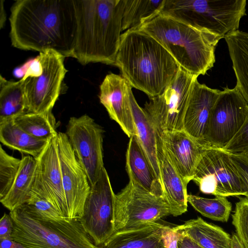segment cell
<instances>
[{
  "instance_id": "1",
  "label": "cell",
  "mask_w": 248,
  "mask_h": 248,
  "mask_svg": "<svg viewBox=\"0 0 248 248\" xmlns=\"http://www.w3.org/2000/svg\"><path fill=\"white\" fill-rule=\"evenodd\" d=\"M9 21L14 47L73 57L77 30L74 0H18Z\"/></svg>"
},
{
  "instance_id": "2",
  "label": "cell",
  "mask_w": 248,
  "mask_h": 248,
  "mask_svg": "<svg viewBox=\"0 0 248 248\" xmlns=\"http://www.w3.org/2000/svg\"><path fill=\"white\" fill-rule=\"evenodd\" d=\"M114 65L132 88L144 92L149 98L164 91L180 67L161 44L139 29L121 34Z\"/></svg>"
},
{
  "instance_id": "3",
  "label": "cell",
  "mask_w": 248,
  "mask_h": 248,
  "mask_svg": "<svg viewBox=\"0 0 248 248\" xmlns=\"http://www.w3.org/2000/svg\"><path fill=\"white\" fill-rule=\"evenodd\" d=\"M77 30L73 57L83 65H114L119 47L124 0H74Z\"/></svg>"
},
{
  "instance_id": "4",
  "label": "cell",
  "mask_w": 248,
  "mask_h": 248,
  "mask_svg": "<svg viewBox=\"0 0 248 248\" xmlns=\"http://www.w3.org/2000/svg\"><path fill=\"white\" fill-rule=\"evenodd\" d=\"M139 29L154 37L181 67L197 77L214 66L216 47L222 38L161 14Z\"/></svg>"
},
{
  "instance_id": "5",
  "label": "cell",
  "mask_w": 248,
  "mask_h": 248,
  "mask_svg": "<svg viewBox=\"0 0 248 248\" xmlns=\"http://www.w3.org/2000/svg\"><path fill=\"white\" fill-rule=\"evenodd\" d=\"M12 238L27 248H99L79 218L56 220L42 217L23 204L10 212Z\"/></svg>"
},
{
  "instance_id": "6",
  "label": "cell",
  "mask_w": 248,
  "mask_h": 248,
  "mask_svg": "<svg viewBox=\"0 0 248 248\" xmlns=\"http://www.w3.org/2000/svg\"><path fill=\"white\" fill-rule=\"evenodd\" d=\"M246 0H165L160 14L221 37L238 30Z\"/></svg>"
},
{
  "instance_id": "7",
  "label": "cell",
  "mask_w": 248,
  "mask_h": 248,
  "mask_svg": "<svg viewBox=\"0 0 248 248\" xmlns=\"http://www.w3.org/2000/svg\"><path fill=\"white\" fill-rule=\"evenodd\" d=\"M197 78L180 66L164 91L146 102L143 109L156 132L184 130L186 110Z\"/></svg>"
},
{
  "instance_id": "8",
  "label": "cell",
  "mask_w": 248,
  "mask_h": 248,
  "mask_svg": "<svg viewBox=\"0 0 248 248\" xmlns=\"http://www.w3.org/2000/svg\"><path fill=\"white\" fill-rule=\"evenodd\" d=\"M170 215V208L163 197L152 194L132 178L115 195V232L156 222Z\"/></svg>"
},
{
  "instance_id": "9",
  "label": "cell",
  "mask_w": 248,
  "mask_h": 248,
  "mask_svg": "<svg viewBox=\"0 0 248 248\" xmlns=\"http://www.w3.org/2000/svg\"><path fill=\"white\" fill-rule=\"evenodd\" d=\"M42 67L38 76H24V92L27 112H51L57 100L67 72L64 57L53 50L40 52L37 57Z\"/></svg>"
},
{
  "instance_id": "10",
  "label": "cell",
  "mask_w": 248,
  "mask_h": 248,
  "mask_svg": "<svg viewBox=\"0 0 248 248\" xmlns=\"http://www.w3.org/2000/svg\"><path fill=\"white\" fill-rule=\"evenodd\" d=\"M192 180L204 194L225 197L245 196L243 184L230 154L222 148L207 147Z\"/></svg>"
},
{
  "instance_id": "11",
  "label": "cell",
  "mask_w": 248,
  "mask_h": 248,
  "mask_svg": "<svg viewBox=\"0 0 248 248\" xmlns=\"http://www.w3.org/2000/svg\"><path fill=\"white\" fill-rule=\"evenodd\" d=\"M115 195L105 168L92 186L84 203L80 221L96 246L102 245L115 233Z\"/></svg>"
},
{
  "instance_id": "12",
  "label": "cell",
  "mask_w": 248,
  "mask_h": 248,
  "mask_svg": "<svg viewBox=\"0 0 248 248\" xmlns=\"http://www.w3.org/2000/svg\"><path fill=\"white\" fill-rule=\"evenodd\" d=\"M103 133L101 126L87 114L71 117L66 126L65 134L91 186L95 183L105 168Z\"/></svg>"
},
{
  "instance_id": "13",
  "label": "cell",
  "mask_w": 248,
  "mask_h": 248,
  "mask_svg": "<svg viewBox=\"0 0 248 248\" xmlns=\"http://www.w3.org/2000/svg\"><path fill=\"white\" fill-rule=\"evenodd\" d=\"M248 104L238 89L225 87L212 109L204 135L208 146L223 148L244 123Z\"/></svg>"
},
{
  "instance_id": "14",
  "label": "cell",
  "mask_w": 248,
  "mask_h": 248,
  "mask_svg": "<svg viewBox=\"0 0 248 248\" xmlns=\"http://www.w3.org/2000/svg\"><path fill=\"white\" fill-rule=\"evenodd\" d=\"M57 141L69 218H80L91 185L85 172L75 156L66 134L59 132Z\"/></svg>"
},
{
  "instance_id": "15",
  "label": "cell",
  "mask_w": 248,
  "mask_h": 248,
  "mask_svg": "<svg viewBox=\"0 0 248 248\" xmlns=\"http://www.w3.org/2000/svg\"><path fill=\"white\" fill-rule=\"evenodd\" d=\"M132 87L122 76L108 74L100 86L99 98L110 118L115 121L130 138L136 129L130 100Z\"/></svg>"
},
{
  "instance_id": "16",
  "label": "cell",
  "mask_w": 248,
  "mask_h": 248,
  "mask_svg": "<svg viewBox=\"0 0 248 248\" xmlns=\"http://www.w3.org/2000/svg\"><path fill=\"white\" fill-rule=\"evenodd\" d=\"M157 133L161 138L183 182L187 186L193 180L197 166L208 146L184 130Z\"/></svg>"
},
{
  "instance_id": "17",
  "label": "cell",
  "mask_w": 248,
  "mask_h": 248,
  "mask_svg": "<svg viewBox=\"0 0 248 248\" xmlns=\"http://www.w3.org/2000/svg\"><path fill=\"white\" fill-rule=\"evenodd\" d=\"M220 92L200 83L198 79L194 82L184 118V130L203 144L212 109Z\"/></svg>"
},
{
  "instance_id": "18",
  "label": "cell",
  "mask_w": 248,
  "mask_h": 248,
  "mask_svg": "<svg viewBox=\"0 0 248 248\" xmlns=\"http://www.w3.org/2000/svg\"><path fill=\"white\" fill-rule=\"evenodd\" d=\"M156 136L157 157L164 197L170 208L171 215L177 217L187 210V186L177 170L157 132Z\"/></svg>"
},
{
  "instance_id": "19",
  "label": "cell",
  "mask_w": 248,
  "mask_h": 248,
  "mask_svg": "<svg viewBox=\"0 0 248 248\" xmlns=\"http://www.w3.org/2000/svg\"><path fill=\"white\" fill-rule=\"evenodd\" d=\"M57 136L49 140L40 155L35 159L37 162V170L56 206L63 217L69 218L62 183Z\"/></svg>"
},
{
  "instance_id": "20",
  "label": "cell",
  "mask_w": 248,
  "mask_h": 248,
  "mask_svg": "<svg viewBox=\"0 0 248 248\" xmlns=\"http://www.w3.org/2000/svg\"><path fill=\"white\" fill-rule=\"evenodd\" d=\"M165 225L150 222L114 233L99 248H167L163 237Z\"/></svg>"
},
{
  "instance_id": "21",
  "label": "cell",
  "mask_w": 248,
  "mask_h": 248,
  "mask_svg": "<svg viewBox=\"0 0 248 248\" xmlns=\"http://www.w3.org/2000/svg\"><path fill=\"white\" fill-rule=\"evenodd\" d=\"M126 170L129 178L133 179L152 194L164 198L161 182L155 174L136 136L129 138L126 154Z\"/></svg>"
},
{
  "instance_id": "22",
  "label": "cell",
  "mask_w": 248,
  "mask_h": 248,
  "mask_svg": "<svg viewBox=\"0 0 248 248\" xmlns=\"http://www.w3.org/2000/svg\"><path fill=\"white\" fill-rule=\"evenodd\" d=\"M203 248H231L232 237L221 227L209 223L200 217L173 227Z\"/></svg>"
},
{
  "instance_id": "23",
  "label": "cell",
  "mask_w": 248,
  "mask_h": 248,
  "mask_svg": "<svg viewBox=\"0 0 248 248\" xmlns=\"http://www.w3.org/2000/svg\"><path fill=\"white\" fill-rule=\"evenodd\" d=\"M224 38L236 78L235 87L248 104V32L238 30Z\"/></svg>"
},
{
  "instance_id": "24",
  "label": "cell",
  "mask_w": 248,
  "mask_h": 248,
  "mask_svg": "<svg viewBox=\"0 0 248 248\" xmlns=\"http://www.w3.org/2000/svg\"><path fill=\"white\" fill-rule=\"evenodd\" d=\"M130 100L136 129V136L155 174L160 181L156 131L143 108L137 103L132 89L130 90Z\"/></svg>"
},
{
  "instance_id": "25",
  "label": "cell",
  "mask_w": 248,
  "mask_h": 248,
  "mask_svg": "<svg viewBox=\"0 0 248 248\" xmlns=\"http://www.w3.org/2000/svg\"><path fill=\"white\" fill-rule=\"evenodd\" d=\"M37 167L36 159L32 156H23L13 184L1 204L10 212L25 204L33 185Z\"/></svg>"
},
{
  "instance_id": "26",
  "label": "cell",
  "mask_w": 248,
  "mask_h": 248,
  "mask_svg": "<svg viewBox=\"0 0 248 248\" xmlns=\"http://www.w3.org/2000/svg\"><path fill=\"white\" fill-rule=\"evenodd\" d=\"M0 141L11 149L36 158L49 140L33 137L18 127L12 120L0 123Z\"/></svg>"
},
{
  "instance_id": "27",
  "label": "cell",
  "mask_w": 248,
  "mask_h": 248,
  "mask_svg": "<svg viewBox=\"0 0 248 248\" xmlns=\"http://www.w3.org/2000/svg\"><path fill=\"white\" fill-rule=\"evenodd\" d=\"M27 112L23 79L6 80L0 76V123L14 120Z\"/></svg>"
},
{
  "instance_id": "28",
  "label": "cell",
  "mask_w": 248,
  "mask_h": 248,
  "mask_svg": "<svg viewBox=\"0 0 248 248\" xmlns=\"http://www.w3.org/2000/svg\"><path fill=\"white\" fill-rule=\"evenodd\" d=\"M122 31L139 29L161 12L165 0H124Z\"/></svg>"
},
{
  "instance_id": "29",
  "label": "cell",
  "mask_w": 248,
  "mask_h": 248,
  "mask_svg": "<svg viewBox=\"0 0 248 248\" xmlns=\"http://www.w3.org/2000/svg\"><path fill=\"white\" fill-rule=\"evenodd\" d=\"M24 204L31 211L42 217L56 220L64 218L44 183L37 167L33 185Z\"/></svg>"
},
{
  "instance_id": "30",
  "label": "cell",
  "mask_w": 248,
  "mask_h": 248,
  "mask_svg": "<svg viewBox=\"0 0 248 248\" xmlns=\"http://www.w3.org/2000/svg\"><path fill=\"white\" fill-rule=\"evenodd\" d=\"M14 120L18 127L36 138L49 140L58 136L55 119L52 112L45 113L27 112Z\"/></svg>"
},
{
  "instance_id": "31",
  "label": "cell",
  "mask_w": 248,
  "mask_h": 248,
  "mask_svg": "<svg viewBox=\"0 0 248 248\" xmlns=\"http://www.w3.org/2000/svg\"><path fill=\"white\" fill-rule=\"evenodd\" d=\"M208 199L188 194L187 202L202 216L216 221L227 222L232 211V203L226 197L215 196Z\"/></svg>"
},
{
  "instance_id": "32",
  "label": "cell",
  "mask_w": 248,
  "mask_h": 248,
  "mask_svg": "<svg viewBox=\"0 0 248 248\" xmlns=\"http://www.w3.org/2000/svg\"><path fill=\"white\" fill-rule=\"evenodd\" d=\"M21 159L8 154L0 147V200L10 190L18 171Z\"/></svg>"
},
{
  "instance_id": "33",
  "label": "cell",
  "mask_w": 248,
  "mask_h": 248,
  "mask_svg": "<svg viewBox=\"0 0 248 248\" xmlns=\"http://www.w3.org/2000/svg\"><path fill=\"white\" fill-rule=\"evenodd\" d=\"M232 216V224L244 248H248V198L238 197Z\"/></svg>"
},
{
  "instance_id": "34",
  "label": "cell",
  "mask_w": 248,
  "mask_h": 248,
  "mask_svg": "<svg viewBox=\"0 0 248 248\" xmlns=\"http://www.w3.org/2000/svg\"><path fill=\"white\" fill-rule=\"evenodd\" d=\"M222 149L229 153L248 154V109L246 120L240 129Z\"/></svg>"
},
{
  "instance_id": "35",
  "label": "cell",
  "mask_w": 248,
  "mask_h": 248,
  "mask_svg": "<svg viewBox=\"0 0 248 248\" xmlns=\"http://www.w3.org/2000/svg\"><path fill=\"white\" fill-rule=\"evenodd\" d=\"M229 154L232 165L243 184L245 196L248 198V156L244 154Z\"/></svg>"
},
{
  "instance_id": "36",
  "label": "cell",
  "mask_w": 248,
  "mask_h": 248,
  "mask_svg": "<svg viewBox=\"0 0 248 248\" xmlns=\"http://www.w3.org/2000/svg\"><path fill=\"white\" fill-rule=\"evenodd\" d=\"M13 222L10 214L4 213L0 220V239L12 238Z\"/></svg>"
},
{
  "instance_id": "37",
  "label": "cell",
  "mask_w": 248,
  "mask_h": 248,
  "mask_svg": "<svg viewBox=\"0 0 248 248\" xmlns=\"http://www.w3.org/2000/svg\"><path fill=\"white\" fill-rule=\"evenodd\" d=\"M163 234L167 248H178L177 243L180 234L175 231L173 227L165 225Z\"/></svg>"
},
{
  "instance_id": "38",
  "label": "cell",
  "mask_w": 248,
  "mask_h": 248,
  "mask_svg": "<svg viewBox=\"0 0 248 248\" xmlns=\"http://www.w3.org/2000/svg\"><path fill=\"white\" fill-rule=\"evenodd\" d=\"M180 234V233H179ZM178 248H203L189 237L180 234L177 243Z\"/></svg>"
},
{
  "instance_id": "39",
  "label": "cell",
  "mask_w": 248,
  "mask_h": 248,
  "mask_svg": "<svg viewBox=\"0 0 248 248\" xmlns=\"http://www.w3.org/2000/svg\"><path fill=\"white\" fill-rule=\"evenodd\" d=\"M0 248H27L21 243L12 238L0 239Z\"/></svg>"
},
{
  "instance_id": "40",
  "label": "cell",
  "mask_w": 248,
  "mask_h": 248,
  "mask_svg": "<svg viewBox=\"0 0 248 248\" xmlns=\"http://www.w3.org/2000/svg\"><path fill=\"white\" fill-rule=\"evenodd\" d=\"M4 0H0V28L2 29L5 24L6 21V14L4 10V4H3Z\"/></svg>"
},
{
  "instance_id": "41",
  "label": "cell",
  "mask_w": 248,
  "mask_h": 248,
  "mask_svg": "<svg viewBox=\"0 0 248 248\" xmlns=\"http://www.w3.org/2000/svg\"><path fill=\"white\" fill-rule=\"evenodd\" d=\"M231 248H244L236 233H233L232 236Z\"/></svg>"
},
{
  "instance_id": "42",
  "label": "cell",
  "mask_w": 248,
  "mask_h": 248,
  "mask_svg": "<svg viewBox=\"0 0 248 248\" xmlns=\"http://www.w3.org/2000/svg\"><path fill=\"white\" fill-rule=\"evenodd\" d=\"M247 155H248V154H247Z\"/></svg>"
}]
</instances>
